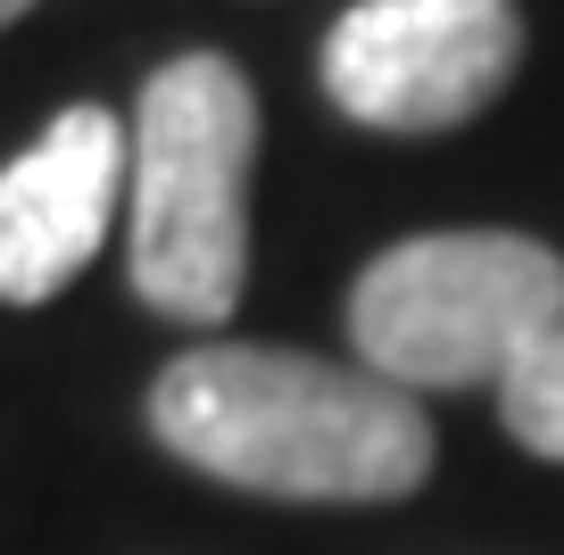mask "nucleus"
Returning a JSON list of instances; mask_svg holds the SVG:
<instances>
[{
	"label": "nucleus",
	"instance_id": "5",
	"mask_svg": "<svg viewBox=\"0 0 564 555\" xmlns=\"http://www.w3.org/2000/svg\"><path fill=\"white\" fill-rule=\"evenodd\" d=\"M124 124L75 100L0 166V307L58 298L124 216Z\"/></svg>",
	"mask_w": 564,
	"mask_h": 555
},
{
	"label": "nucleus",
	"instance_id": "1",
	"mask_svg": "<svg viewBox=\"0 0 564 555\" xmlns=\"http://www.w3.org/2000/svg\"><path fill=\"white\" fill-rule=\"evenodd\" d=\"M150 432L208 481L291 505H390L441 456L415 390L274 340L183 348L150 382Z\"/></svg>",
	"mask_w": 564,
	"mask_h": 555
},
{
	"label": "nucleus",
	"instance_id": "6",
	"mask_svg": "<svg viewBox=\"0 0 564 555\" xmlns=\"http://www.w3.org/2000/svg\"><path fill=\"white\" fill-rule=\"evenodd\" d=\"M498 415H507V432L523 439L531 456L564 465V324L547 331V340H531L523 357L498 373Z\"/></svg>",
	"mask_w": 564,
	"mask_h": 555
},
{
	"label": "nucleus",
	"instance_id": "7",
	"mask_svg": "<svg viewBox=\"0 0 564 555\" xmlns=\"http://www.w3.org/2000/svg\"><path fill=\"white\" fill-rule=\"evenodd\" d=\"M25 9H34V0H0V25H18V18H25Z\"/></svg>",
	"mask_w": 564,
	"mask_h": 555
},
{
	"label": "nucleus",
	"instance_id": "4",
	"mask_svg": "<svg viewBox=\"0 0 564 555\" xmlns=\"http://www.w3.org/2000/svg\"><path fill=\"white\" fill-rule=\"evenodd\" d=\"M523 58L514 0H357L324 34V100L373 133H457Z\"/></svg>",
	"mask_w": 564,
	"mask_h": 555
},
{
	"label": "nucleus",
	"instance_id": "2",
	"mask_svg": "<svg viewBox=\"0 0 564 555\" xmlns=\"http://www.w3.org/2000/svg\"><path fill=\"white\" fill-rule=\"evenodd\" d=\"M124 141V241L141 307L216 331L249 291L258 91L225 51H183L141 84Z\"/></svg>",
	"mask_w": 564,
	"mask_h": 555
},
{
	"label": "nucleus",
	"instance_id": "3",
	"mask_svg": "<svg viewBox=\"0 0 564 555\" xmlns=\"http://www.w3.org/2000/svg\"><path fill=\"white\" fill-rule=\"evenodd\" d=\"M564 324V258L531 232H415L349 291L366 373L399 390H498L531 340Z\"/></svg>",
	"mask_w": 564,
	"mask_h": 555
}]
</instances>
